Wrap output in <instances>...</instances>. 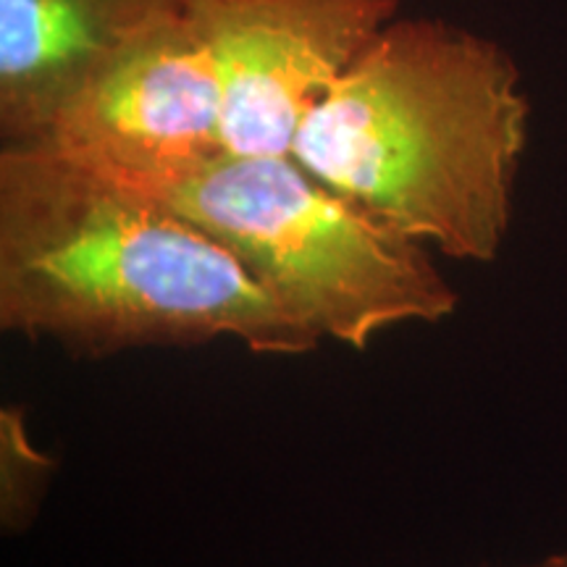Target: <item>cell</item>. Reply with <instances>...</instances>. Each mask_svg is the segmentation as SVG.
<instances>
[{
	"label": "cell",
	"mask_w": 567,
	"mask_h": 567,
	"mask_svg": "<svg viewBox=\"0 0 567 567\" xmlns=\"http://www.w3.org/2000/svg\"><path fill=\"white\" fill-rule=\"evenodd\" d=\"M528 116L505 48L452 21L396 17L302 118L292 155L415 243L492 264Z\"/></svg>",
	"instance_id": "obj_2"
},
{
	"label": "cell",
	"mask_w": 567,
	"mask_h": 567,
	"mask_svg": "<svg viewBox=\"0 0 567 567\" xmlns=\"http://www.w3.org/2000/svg\"><path fill=\"white\" fill-rule=\"evenodd\" d=\"M184 13V0H0V134L38 140L97 71Z\"/></svg>",
	"instance_id": "obj_6"
},
{
	"label": "cell",
	"mask_w": 567,
	"mask_h": 567,
	"mask_svg": "<svg viewBox=\"0 0 567 567\" xmlns=\"http://www.w3.org/2000/svg\"><path fill=\"white\" fill-rule=\"evenodd\" d=\"M528 567H567V555H549V557H544L542 563L528 565Z\"/></svg>",
	"instance_id": "obj_7"
},
{
	"label": "cell",
	"mask_w": 567,
	"mask_h": 567,
	"mask_svg": "<svg viewBox=\"0 0 567 567\" xmlns=\"http://www.w3.org/2000/svg\"><path fill=\"white\" fill-rule=\"evenodd\" d=\"M221 90L224 151L292 155L302 118L400 17V0H184Z\"/></svg>",
	"instance_id": "obj_4"
},
{
	"label": "cell",
	"mask_w": 567,
	"mask_h": 567,
	"mask_svg": "<svg viewBox=\"0 0 567 567\" xmlns=\"http://www.w3.org/2000/svg\"><path fill=\"white\" fill-rule=\"evenodd\" d=\"M0 326L80 354L321 342L200 226L40 142L0 151Z\"/></svg>",
	"instance_id": "obj_1"
},
{
	"label": "cell",
	"mask_w": 567,
	"mask_h": 567,
	"mask_svg": "<svg viewBox=\"0 0 567 567\" xmlns=\"http://www.w3.org/2000/svg\"><path fill=\"white\" fill-rule=\"evenodd\" d=\"M32 142L126 184L221 153L218 74L187 13L97 71Z\"/></svg>",
	"instance_id": "obj_5"
},
{
	"label": "cell",
	"mask_w": 567,
	"mask_h": 567,
	"mask_svg": "<svg viewBox=\"0 0 567 567\" xmlns=\"http://www.w3.org/2000/svg\"><path fill=\"white\" fill-rule=\"evenodd\" d=\"M130 187L218 239L321 339L365 350L381 331L439 323L457 310V292L423 243L337 193L295 155L221 151Z\"/></svg>",
	"instance_id": "obj_3"
}]
</instances>
